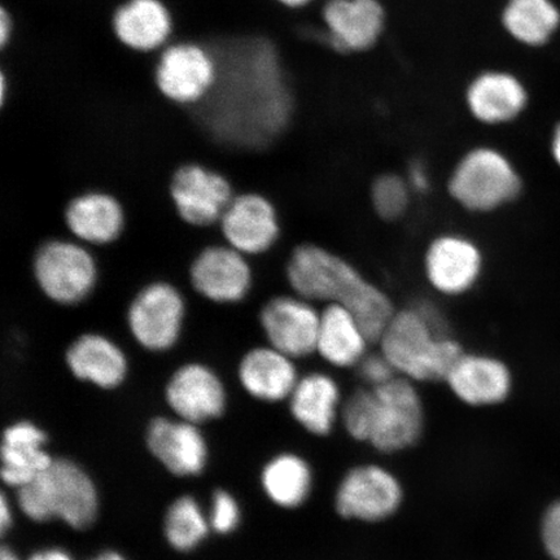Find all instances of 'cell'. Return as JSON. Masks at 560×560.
Returning a JSON list of instances; mask_svg holds the SVG:
<instances>
[{"label": "cell", "mask_w": 560, "mask_h": 560, "mask_svg": "<svg viewBox=\"0 0 560 560\" xmlns=\"http://www.w3.org/2000/svg\"><path fill=\"white\" fill-rule=\"evenodd\" d=\"M199 44L213 55L217 80L205 101L184 107L185 128L217 149H272L298 114L295 85L278 39L262 27L243 26Z\"/></svg>", "instance_id": "cell-1"}, {"label": "cell", "mask_w": 560, "mask_h": 560, "mask_svg": "<svg viewBox=\"0 0 560 560\" xmlns=\"http://www.w3.org/2000/svg\"><path fill=\"white\" fill-rule=\"evenodd\" d=\"M291 292L314 304H339L355 315L376 345L397 311L389 293L347 257L324 244L296 245L287 258Z\"/></svg>", "instance_id": "cell-2"}, {"label": "cell", "mask_w": 560, "mask_h": 560, "mask_svg": "<svg viewBox=\"0 0 560 560\" xmlns=\"http://www.w3.org/2000/svg\"><path fill=\"white\" fill-rule=\"evenodd\" d=\"M375 346L398 376L417 384L444 383L465 352L445 312L429 300L397 307Z\"/></svg>", "instance_id": "cell-3"}, {"label": "cell", "mask_w": 560, "mask_h": 560, "mask_svg": "<svg viewBox=\"0 0 560 560\" xmlns=\"http://www.w3.org/2000/svg\"><path fill=\"white\" fill-rule=\"evenodd\" d=\"M419 384L396 376L380 387L357 388L342 404L348 435L385 454L415 446L423 435L425 409Z\"/></svg>", "instance_id": "cell-4"}, {"label": "cell", "mask_w": 560, "mask_h": 560, "mask_svg": "<svg viewBox=\"0 0 560 560\" xmlns=\"http://www.w3.org/2000/svg\"><path fill=\"white\" fill-rule=\"evenodd\" d=\"M15 505L27 521L37 524L59 522L85 532L100 521V488L80 462L55 457L50 467L31 485L15 490Z\"/></svg>", "instance_id": "cell-5"}, {"label": "cell", "mask_w": 560, "mask_h": 560, "mask_svg": "<svg viewBox=\"0 0 560 560\" xmlns=\"http://www.w3.org/2000/svg\"><path fill=\"white\" fill-rule=\"evenodd\" d=\"M446 191L454 205L465 212L488 215L521 198L523 179L505 152L494 145L478 144L454 164Z\"/></svg>", "instance_id": "cell-6"}, {"label": "cell", "mask_w": 560, "mask_h": 560, "mask_svg": "<svg viewBox=\"0 0 560 560\" xmlns=\"http://www.w3.org/2000/svg\"><path fill=\"white\" fill-rule=\"evenodd\" d=\"M487 258L475 237L462 231H443L427 243L422 270L427 284L440 298L470 295L485 278Z\"/></svg>", "instance_id": "cell-7"}, {"label": "cell", "mask_w": 560, "mask_h": 560, "mask_svg": "<svg viewBox=\"0 0 560 560\" xmlns=\"http://www.w3.org/2000/svg\"><path fill=\"white\" fill-rule=\"evenodd\" d=\"M33 275L48 300L73 306L83 303L94 292L100 268L85 244L52 240L35 252Z\"/></svg>", "instance_id": "cell-8"}, {"label": "cell", "mask_w": 560, "mask_h": 560, "mask_svg": "<svg viewBox=\"0 0 560 560\" xmlns=\"http://www.w3.org/2000/svg\"><path fill=\"white\" fill-rule=\"evenodd\" d=\"M186 319V300L170 282L159 280L143 287L132 299L126 320L140 347L167 352L178 345Z\"/></svg>", "instance_id": "cell-9"}, {"label": "cell", "mask_w": 560, "mask_h": 560, "mask_svg": "<svg viewBox=\"0 0 560 560\" xmlns=\"http://www.w3.org/2000/svg\"><path fill=\"white\" fill-rule=\"evenodd\" d=\"M217 80L213 55L196 40H172L156 55L155 83L160 94L179 107H194Z\"/></svg>", "instance_id": "cell-10"}, {"label": "cell", "mask_w": 560, "mask_h": 560, "mask_svg": "<svg viewBox=\"0 0 560 560\" xmlns=\"http://www.w3.org/2000/svg\"><path fill=\"white\" fill-rule=\"evenodd\" d=\"M170 195L180 220L194 228L219 223L235 196L226 174L196 160L175 167Z\"/></svg>", "instance_id": "cell-11"}, {"label": "cell", "mask_w": 560, "mask_h": 560, "mask_svg": "<svg viewBox=\"0 0 560 560\" xmlns=\"http://www.w3.org/2000/svg\"><path fill=\"white\" fill-rule=\"evenodd\" d=\"M320 311L296 293H283L266 301L258 322L270 347L300 361L315 355Z\"/></svg>", "instance_id": "cell-12"}, {"label": "cell", "mask_w": 560, "mask_h": 560, "mask_svg": "<svg viewBox=\"0 0 560 560\" xmlns=\"http://www.w3.org/2000/svg\"><path fill=\"white\" fill-rule=\"evenodd\" d=\"M147 452L167 474L199 478L207 471L210 447L201 425L177 417H155L144 432Z\"/></svg>", "instance_id": "cell-13"}, {"label": "cell", "mask_w": 560, "mask_h": 560, "mask_svg": "<svg viewBox=\"0 0 560 560\" xmlns=\"http://www.w3.org/2000/svg\"><path fill=\"white\" fill-rule=\"evenodd\" d=\"M404 500L401 482L382 466L352 468L335 495V509L346 520L377 523L394 516Z\"/></svg>", "instance_id": "cell-14"}, {"label": "cell", "mask_w": 560, "mask_h": 560, "mask_svg": "<svg viewBox=\"0 0 560 560\" xmlns=\"http://www.w3.org/2000/svg\"><path fill=\"white\" fill-rule=\"evenodd\" d=\"M219 223L226 244L247 257L268 254L282 236L278 208L261 192L235 195Z\"/></svg>", "instance_id": "cell-15"}, {"label": "cell", "mask_w": 560, "mask_h": 560, "mask_svg": "<svg viewBox=\"0 0 560 560\" xmlns=\"http://www.w3.org/2000/svg\"><path fill=\"white\" fill-rule=\"evenodd\" d=\"M165 401L174 417L202 425L226 415L229 396L225 383L212 368L188 362L167 381Z\"/></svg>", "instance_id": "cell-16"}, {"label": "cell", "mask_w": 560, "mask_h": 560, "mask_svg": "<svg viewBox=\"0 0 560 560\" xmlns=\"http://www.w3.org/2000/svg\"><path fill=\"white\" fill-rule=\"evenodd\" d=\"M320 18L325 44L341 55L370 51L387 23L381 0H326Z\"/></svg>", "instance_id": "cell-17"}, {"label": "cell", "mask_w": 560, "mask_h": 560, "mask_svg": "<svg viewBox=\"0 0 560 560\" xmlns=\"http://www.w3.org/2000/svg\"><path fill=\"white\" fill-rule=\"evenodd\" d=\"M444 383L459 402L471 408H490L508 400L513 392L514 376L500 357L465 349Z\"/></svg>", "instance_id": "cell-18"}, {"label": "cell", "mask_w": 560, "mask_h": 560, "mask_svg": "<svg viewBox=\"0 0 560 560\" xmlns=\"http://www.w3.org/2000/svg\"><path fill=\"white\" fill-rule=\"evenodd\" d=\"M190 282L200 296L215 304L241 303L254 285L248 257L230 245H210L195 257Z\"/></svg>", "instance_id": "cell-19"}, {"label": "cell", "mask_w": 560, "mask_h": 560, "mask_svg": "<svg viewBox=\"0 0 560 560\" xmlns=\"http://www.w3.org/2000/svg\"><path fill=\"white\" fill-rule=\"evenodd\" d=\"M524 82L503 69H486L468 82L465 104L476 122L502 126L517 120L528 107Z\"/></svg>", "instance_id": "cell-20"}, {"label": "cell", "mask_w": 560, "mask_h": 560, "mask_svg": "<svg viewBox=\"0 0 560 560\" xmlns=\"http://www.w3.org/2000/svg\"><path fill=\"white\" fill-rule=\"evenodd\" d=\"M50 435L31 419H19L5 427L0 443V478L7 488L18 490L51 466Z\"/></svg>", "instance_id": "cell-21"}, {"label": "cell", "mask_w": 560, "mask_h": 560, "mask_svg": "<svg viewBox=\"0 0 560 560\" xmlns=\"http://www.w3.org/2000/svg\"><path fill=\"white\" fill-rule=\"evenodd\" d=\"M120 44L138 54H158L174 37V19L164 0H125L112 15Z\"/></svg>", "instance_id": "cell-22"}, {"label": "cell", "mask_w": 560, "mask_h": 560, "mask_svg": "<svg viewBox=\"0 0 560 560\" xmlns=\"http://www.w3.org/2000/svg\"><path fill=\"white\" fill-rule=\"evenodd\" d=\"M296 360L269 345L242 357L237 377L245 394L265 404L289 401L300 380Z\"/></svg>", "instance_id": "cell-23"}, {"label": "cell", "mask_w": 560, "mask_h": 560, "mask_svg": "<svg viewBox=\"0 0 560 560\" xmlns=\"http://www.w3.org/2000/svg\"><path fill=\"white\" fill-rule=\"evenodd\" d=\"M66 363L75 380L102 390L121 387L129 374V361L122 348L97 332L82 334L70 342Z\"/></svg>", "instance_id": "cell-24"}, {"label": "cell", "mask_w": 560, "mask_h": 560, "mask_svg": "<svg viewBox=\"0 0 560 560\" xmlns=\"http://www.w3.org/2000/svg\"><path fill=\"white\" fill-rule=\"evenodd\" d=\"M295 422L314 436H328L341 417L345 398L338 380L325 370H313L300 376L289 398Z\"/></svg>", "instance_id": "cell-25"}, {"label": "cell", "mask_w": 560, "mask_h": 560, "mask_svg": "<svg viewBox=\"0 0 560 560\" xmlns=\"http://www.w3.org/2000/svg\"><path fill=\"white\" fill-rule=\"evenodd\" d=\"M315 355L335 370H355L371 352L374 341L352 312L339 304L320 307Z\"/></svg>", "instance_id": "cell-26"}, {"label": "cell", "mask_w": 560, "mask_h": 560, "mask_svg": "<svg viewBox=\"0 0 560 560\" xmlns=\"http://www.w3.org/2000/svg\"><path fill=\"white\" fill-rule=\"evenodd\" d=\"M65 221L75 241L85 245H108L122 235L126 215L115 195L93 190L77 195L68 202Z\"/></svg>", "instance_id": "cell-27"}, {"label": "cell", "mask_w": 560, "mask_h": 560, "mask_svg": "<svg viewBox=\"0 0 560 560\" xmlns=\"http://www.w3.org/2000/svg\"><path fill=\"white\" fill-rule=\"evenodd\" d=\"M262 492L272 505L295 510L310 500L313 471L301 455L283 452L266 462L260 472Z\"/></svg>", "instance_id": "cell-28"}, {"label": "cell", "mask_w": 560, "mask_h": 560, "mask_svg": "<svg viewBox=\"0 0 560 560\" xmlns=\"http://www.w3.org/2000/svg\"><path fill=\"white\" fill-rule=\"evenodd\" d=\"M501 25L516 44L542 47L559 30L560 10L555 0H506Z\"/></svg>", "instance_id": "cell-29"}, {"label": "cell", "mask_w": 560, "mask_h": 560, "mask_svg": "<svg viewBox=\"0 0 560 560\" xmlns=\"http://www.w3.org/2000/svg\"><path fill=\"white\" fill-rule=\"evenodd\" d=\"M208 511L192 494H180L167 505L163 517V536L170 548L179 555H191L208 541Z\"/></svg>", "instance_id": "cell-30"}, {"label": "cell", "mask_w": 560, "mask_h": 560, "mask_svg": "<svg viewBox=\"0 0 560 560\" xmlns=\"http://www.w3.org/2000/svg\"><path fill=\"white\" fill-rule=\"evenodd\" d=\"M415 198L405 174L396 172L377 174L369 188L371 208L377 219L388 223L404 220Z\"/></svg>", "instance_id": "cell-31"}, {"label": "cell", "mask_w": 560, "mask_h": 560, "mask_svg": "<svg viewBox=\"0 0 560 560\" xmlns=\"http://www.w3.org/2000/svg\"><path fill=\"white\" fill-rule=\"evenodd\" d=\"M208 517L214 535H234L243 523L242 503L230 489L217 487L210 495Z\"/></svg>", "instance_id": "cell-32"}, {"label": "cell", "mask_w": 560, "mask_h": 560, "mask_svg": "<svg viewBox=\"0 0 560 560\" xmlns=\"http://www.w3.org/2000/svg\"><path fill=\"white\" fill-rule=\"evenodd\" d=\"M355 371L361 377L363 385L373 388L380 387V385L388 383L398 376L380 349L374 350V352L371 350Z\"/></svg>", "instance_id": "cell-33"}, {"label": "cell", "mask_w": 560, "mask_h": 560, "mask_svg": "<svg viewBox=\"0 0 560 560\" xmlns=\"http://www.w3.org/2000/svg\"><path fill=\"white\" fill-rule=\"evenodd\" d=\"M542 542L548 555L560 560V501L551 505L542 521Z\"/></svg>", "instance_id": "cell-34"}, {"label": "cell", "mask_w": 560, "mask_h": 560, "mask_svg": "<svg viewBox=\"0 0 560 560\" xmlns=\"http://www.w3.org/2000/svg\"><path fill=\"white\" fill-rule=\"evenodd\" d=\"M406 179L416 196H425L432 191V174L422 160H415L405 173Z\"/></svg>", "instance_id": "cell-35"}, {"label": "cell", "mask_w": 560, "mask_h": 560, "mask_svg": "<svg viewBox=\"0 0 560 560\" xmlns=\"http://www.w3.org/2000/svg\"><path fill=\"white\" fill-rule=\"evenodd\" d=\"M13 509L15 508H13L10 497L3 492L0 497V534L2 537L9 535L15 525V510Z\"/></svg>", "instance_id": "cell-36"}, {"label": "cell", "mask_w": 560, "mask_h": 560, "mask_svg": "<svg viewBox=\"0 0 560 560\" xmlns=\"http://www.w3.org/2000/svg\"><path fill=\"white\" fill-rule=\"evenodd\" d=\"M26 560H75L72 552L61 548V546H45L34 550Z\"/></svg>", "instance_id": "cell-37"}, {"label": "cell", "mask_w": 560, "mask_h": 560, "mask_svg": "<svg viewBox=\"0 0 560 560\" xmlns=\"http://www.w3.org/2000/svg\"><path fill=\"white\" fill-rule=\"evenodd\" d=\"M15 34V20L5 7L0 5V50L9 46Z\"/></svg>", "instance_id": "cell-38"}, {"label": "cell", "mask_w": 560, "mask_h": 560, "mask_svg": "<svg viewBox=\"0 0 560 560\" xmlns=\"http://www.w3.org/2000/svg\"><path fill=\"white\" fill-rule=\"evenodd\" d=\"M272 2L287 12H300L312 5L315 0H272Z\"/></svg>", "instance_id": "cell-39"}, {"label": "cell", "mask_w": 560, "mask_h": 560, "mask_svg": "<svg viewBox=\"0 0 560 560\" xmlns=\"http://www.w3.org/2000/svg\"><path fill=\"white\" fill-rule=\"evenodd\" d=\"M89 560H130L122 551L117 549H103Z\"/></svg>", "instance_id": "cell-40"}, {"label": "cell", "mask_w": 560, "mask_h": 560, "mask_svg": "<svg viewBox=\"0 0 560 560\" xmlns=\"http://www.w3.org/2000/svg\"><path fill=\"white\" fill-rule=\"evenodd\" d=\"M551 155L556 160V163L560 167V122L557 125L551 137Z\"/></svg>", "instance_id": "cell-41"}, {"label": "cell", "mask_w": 560, "mask_h": 560, "mask_svg": "<svg viewBox=\"0 0 560 560\" xmlns=\"http://www.w3.org/2000/svg\"><path fill=\"white\" fill-rule=\"evenodd\" d=\"M0 560H26L18 555V551L11 545H2L0 548Z\"/></svg>", "instance_id": "cell-42"}]
</instances>
